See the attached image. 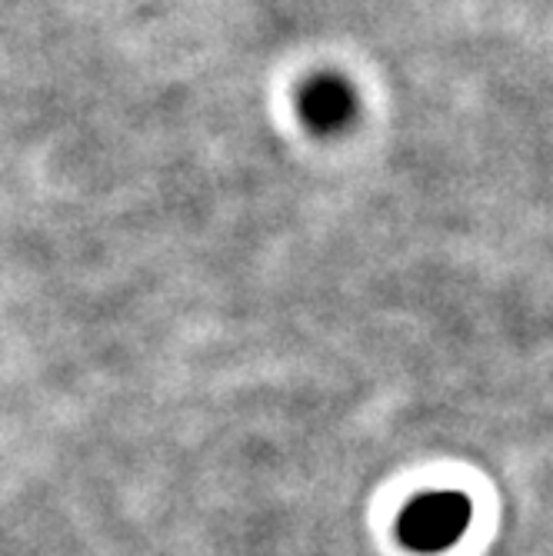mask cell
<instances>
[{"label": "cell", "instance_id": "cell-1", "mask_svg": "<svg viewBox=\"0 0 553 556\" xmlns=\"http://www.w3.org/2000/svg\"><path fill=\"white\" fill-rule=\"evenodd\" d=\"M470 520V503L461 493H427L417 496L400 517V540L411 549L433 553L454 546Z\"/></svg>", "mask_w": 553, "mask_h": 556}, {"label": "cell", "instance_id": "cell-2", "mask_svg": "<svg viewBox=\"0 0 553 556\" xmlns=\"http://www.w3.org/2000/svg\"><path fill=\"white\" fill-rule=\"evenodd\" d=\"M347 111H350V97L334 80L314 84L304 97V114L314 127H334L347 117Z\"/></svg>", "mask_w": 553, "mask_h": 556}]
</instances>
